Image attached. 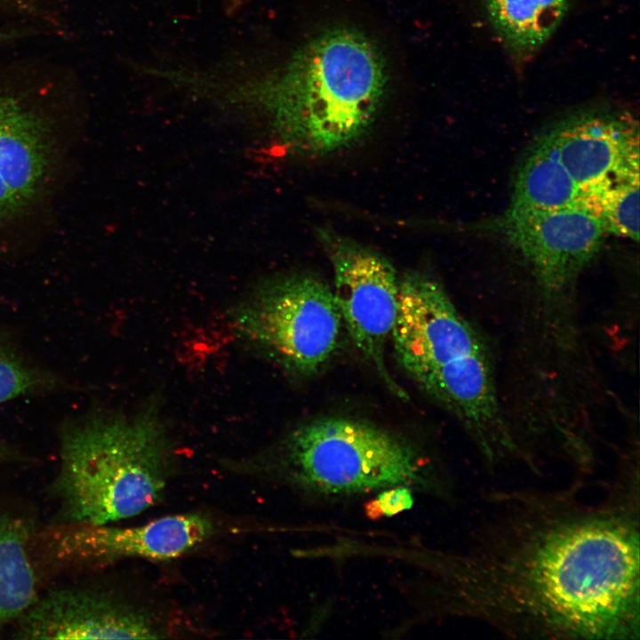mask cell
Returning <instances> with one entry per match:
<instances>
[{"label":"cell","mask_w":640,"mask_h":640,"mask_svg":"<svg viewBox=\"0 0 640 640\" xmlns=\"http://www.w3.org/2000/svg\"><path fill=\"white\" fill-rule=\"evenodd\" d=\"M639 473L596 503L562 490L487 493L469 548L436 560L440 611L526 639L640 636Z\"/></svg>","instance_id":"cell-1"},{"label":"cell","mask_w":640,"mask_h":640,"mask_svg":"<svg viewBox=\"0 0 640 640\" xmlns=\"http://www.w3.org/2000/svg\"><path fill=\"white\" fill-rule=\"evenodd\" d=\"M390 339L403 369L461 421L481 455L508 444L487 350L437 281L420 273L399 279Z\"/></svg>","instance_id":"cell-2"},{"label":"cell","mask_w":640,"mask_h":640,"mask_svg":"<svg viewBox=\"0 0 640 640\" xmlns=\"http://www.w3.org/2000/svg\"><path fill=\"white\" fill-rule=\"evenodd\" d=\"M388 85L386 58L364 32L333 27L292 57L270 96L277 127L298 150L323 154L358 140L374 121Z\"/></svg>","instance_id":"cell-3"},{"label":"cell","mask_w":640,"mask_h":640,"mask_svg":"<svg viewBox=\"0 0 640 640\" xmlns=\"http://www.w3.org/2000/svg\"><path fill=\"white\" fill-rule=\"evenodd\" d=\"M166 462L163 436L148 418L67 428L52 485L64 522L108 524L143 512L163 493Z\"/></svg>","instance_id":"cell-4"},{"label":"cell","mask_w":640,"mask_h":640,"mask_svg":"<svg viewBox=\"0 0 640 640\" xmlns=\"http://www.w3.org/2000/svg\"><path fill=\"white\" fill-rule=\"evenodd\" d=\"M285 477L298 490L345 498L404 485L447 497L450 476L413 446L370 423L344 418L308 422L287 439Z\"/></svg>","instance_id":"cell-5"},{"label":"cell","mask_w":640,"mask_h":640,"mask_svg":"<svg viewBox=\"0 0 640 640\" xmlns=\"http://www.w3.org/2000/svg\"><path fill=\"white\" fill-rule=\"evenodd\" d=\"M235 319L243 338L303 375L316 372L332 356L342 322L332 290L308 275L264 286L239 306Z\"/></svg>","instance_id":"cell-6"},{"label":"cell","mask_w":640,"mask_h":640,"mask_svg":"<svg viewBox=\"0 0 640 640\" xmlns=\"http://www.w3.org/2000/svg\"><path fill=\"white\" fill-rule=\"evenodd\" d=\"M319 235L332 266V292L341 321L388 388L407 399L385 362V347L398 308L399 279L395 268L386 258L354 241L329 231Z\"/></svg>","instance_id":"cell-7"},{"label":"cell","mask_w":640,"mask_h":640,"mask_svg":"<svg viewBox=\"0 0 640 640\" xmlns=\"http://www.w3.org/2000/svg\"><path fill=\"white\" fill-rule=\"evenodd\" d=\"M498 227L528 262L539 282L559 291L570 284L600 250L608 234L582 206L553 211L506 212Z\"/></svg>","instance_id":"cell-8"},{"label":"cell","mask_w":640,"mask_h":640,"mask_svg":"<svg viewBox=\"0 0 640 640\" xmlns=\"http://www.w3.org/2000/svg\"><path fill=\"white\" fill-rule=\"evenodd\" d=\"M21 639H156L163 632L144 612L86 588L66 587L37 596L16 620Z\"/></svg>","instance_id":"cell-9"},{"label":"cell","mask_w":640,"mask_h":640,"mask_svg":"<svg viewBox=\"0 0 640 640\" xmlns=\"http://www.w3.org/2000/svg\"><path fill=\"white\" fill-rule=\"evenodd\" d=\"M212 522L198 514L164 516L132 527L71 524L52 539L53 555L67 564H100L129 557L167 560L206 540Z\"/></svg>","instance_id":"cell-10"},{"label":"cell","mask_w":640,"mask_h":640,"mask_svg":"<svg viewBox=\"0 0 640 640\" xmlns=\"http://www.w3.org/2000/svg\"><path fill=\"white\" fill-rule=\"evenodd\" d=\"M544 138L581 192L639 169L638 126L626 114H581Z\"/></svg>","instance_id":"cell-11"},{"label":"cell","mask_w":640,"mask_h":640,"mask_svg":"<svg viewBox=\"0 0 640 640\" xmlns=\"http://www.w3.org/2000/svg\"><path fill=\"white\" fill-rule=\"evenodd\" d=\"M52 156L44 119L0 92V220L21 212L41 194Z\"/></svg>","instance_id":"cell-12"},{"label":"cell","mask_w":640,"mask_h":640,"mask_svg":"<svg viewBox=\"0 0 640 640\" xmlns=\"http://www.w3.org/2000/svg\"><path fill=\"white\" fill-rule=\"evenodd\" d=\"M581 194L543 137L519 165L507 212H542L579 206Z\"/></svg>","instance_id":"cell-13"},{"label":"cell","mask_w":640,"mask_h":640,"mask_svg":"<svg viewBox=\"0 0 640 640\" xmlns=\"http://www.w3.org/2000/svg\"><path fill=\"white\" fill-rule=\"evenodd\" d=\"M31 534L28 519L0 509V627L17 620L38 596Z\"/></svg>","instance_id":"cell-14"},{"label":"cell","mask_w":640,"mask_h":640,"mask_svg":"<svg viewBox=\"0 0 640 640\" xmlns=\"http://www.w3.org/2000/svg\"><path fill=\"white\" fill-rule=\"evenodd\" d=\"M490 20L505 44L518 53L537 50L564 19L571 0H484Z\"/></svg>","instance_id":"cell-15"},{"label":"cell","mask_w":640,"mask_h":640,"mask_svg":"<svg viewBox=\"0 0 640 640\" xmlns=\"http://www.w3.org/2000/svg\"><path fill=\"white\" fill-rule=\"evenodd\" d=\"M580 206L593 213L607 233L639 238V170L619 173L586 191Z\"/></svg>","instance_id":"cell-16"},{"label":"cell","mask_w":640,"mask_h":640,"mask_svg":"<svg viewBox=\"0 0 640 640\" xmlns=\"http://www.w3.org/2000/svg\"><path fill=\"white\" fill-rule=\"evenodd\" d=\"M51 385L50 379L0 340V404Z\"/></svg>","instance_id":"cell-17"},{"label":"cell","mask_w":640,"mask_h":640,"mask_svg":"<svg viewBox=\"0 0 640 640\" xmlns=\"http://www.w3.org/2000/svg\"><path fill=\"white\" fill-rule=\"evenodd\" d=\"M412 492V489L404 485L380 491L374 500L377 512L385 516H393L410 509L413 506Z\"/></svg>","instance_id":"cell-18"},{"label":"cell","mask_w":640,"mask_h":640,"mask_svg":"<svg viewBox=\"0 0 640 640\" xmlns=\"http://www.w3.org/2000/svg\"><path fill=\"white\" fill-rule=\"evenodd\" d=\"M5 455H7V451H6V449H5L4 447H3V446L0 444V460H1Z\"/></svg>","instance_id":"cell-19"}]
</instances>
